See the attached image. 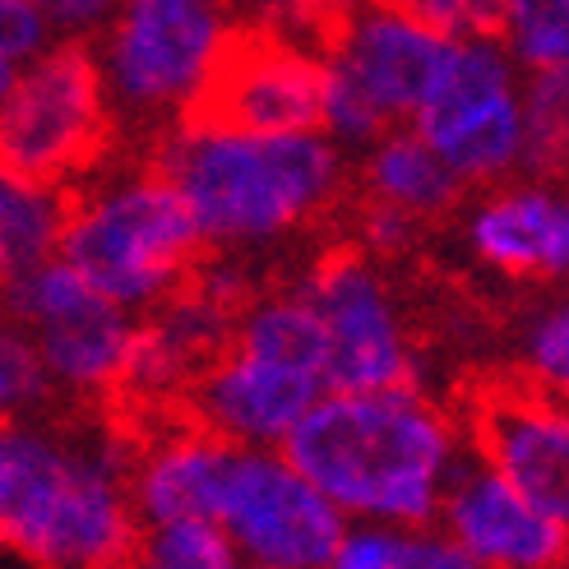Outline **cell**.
<instances>
[{
	"label": "cell",
	"mask_w": 569,
	"mask_h": 569,
	"mask_svg": "<svg viewBox=\"0 0 569 569\" xmlns=\"http://www.w3.org/2000/svg\"><path fill=\"white\" fill-rule=\"evenodd\" d=\"M153 167L186 204L199 246L241 264L316 237L352 190V153L320 130L269 134L209 111L162 130Z\"/></svg>",
	"instance_id": "cell-1"
},
{
	"label": "cell",
	"mask_w": 569,
	"mask_h": 569,
	"mask_svg": "<svg viewBox=\"0 0 569 569\" xmlns=\"http://www.w3.org/2000/svg\"><path fill=\"white\" fill-rule=\"evenodd\" d=\"M343 523H436L472 459L468 421L426 385L329 389L282 445Z\"/></svg>",
	"instance_id": "cell-2"
},
{
	"label": "cell",
	"mask_w": 569,
	"mask_h": 569,
	"mask_svg": "<svg viewBox=\"0 0 569 569\" xmlns=\"http://www.w3.org/2000/svg\"><path fill=\"white\" fill-rule=\"evenodd\" d=\"M0 547L38 569H130L139 515L117 426L47 412L0 426Z\"/></svg>",
	"instance_id": "cell-3"
},
{
	"label": "cell",
	"mask_w": 569,
	"mask_h": 569,
	"mask_svg": "<svg viewBox=\"0 0 569 569\" xmlns=\"http://www.w3.org/2000/svg\"><path fill=\"white\" fill-rule=\"evenodd\" d=\"M199 254L194 222L153 162H102L66 190L61 260L134 320L186 288Z\"/></svg>",
	"instance_id": "cell-4"
},
{
	"label": "cell",
	"mask_w": 569,
	"mask_h": 569,
	"mask_svg": "<svg viewBox=\"0 0 569 569\" xmlns=\"http://www.w3.org/2000/svg\"><path fill=\"white\" fill-rule=\"evenodd\" d=\"M329 393L325 338L297 282L254 292L222 352L186 389L190 421L237 449H282Z\"/></svg>",
	"instance_id": "cell-5"
},
{
	"label": "cell",
	"mask_w": 569,
	"mask_h": 569,
	"mask_svg": "<svg viewBox=\"0 0 569 569\" xmlns=\"http://www.w3.org/2000/svg\"><path fill=\"white\" fill-rule=\"evenodd\" d=\"M241 38L237 0H121L89 51L117 126L162 134L209 111Z\"/></svg>",
	"instance_id": "cell-6"
},
{
	"label": "cell",
	"mask_w": 569,
	"mask_h": 569,
	"mask_svg": "<svg viewBox=\"0 0 569 569\" xmlns=\"http://www.w3.org/2000/svg\"><path fill=\"white\" fill-rule=\"evenodd\" d=\"M449 47V38L403 14L393 0H361L320 51V134L333 139L343 153H361L376 134L412 126L445 70Z\"/></svg>",
	"instance_id": "cell-7"
},
{
	"label": "cell",
	"mask_w": 569,
	"mask_h": 569,
	"mask_svg": "<svg viewBox=\"0 0 569 569\" xmlns=\"http://www.w3.org/2000/svg\"><path fill=\"white\" fill-rule=\"evenodd\" d=\"M117 117L89 47H47L0 98V167L14 177L74 190L111 153Z\"/></svg>",
	"instance_id": "cell-8"
},
{
	"label": "cell",
	"mask_w": 569,
	"mask_h": 569,
	"mask_svg": "<svg viewBox=\"0 0 569 569\" xmlns=\"http://www.w3.org/2000/svg\"><path fill=\"white\" fill-rule=\"evenodd\" d=\"M0 320L28 338L51 398L102 403L126 389L139 320L102 301L61 254L0 288Z\"/></svg>",
	"instance_id": "cell-9"
},
{
	"label": "cell",
	"mask_w": 569,
	"mask_h": 569,
	"mask_svg": "<svg viewBox=\"0 0 569 569\" xmlns=\"http://www.w3.org/2000/svg\"><path fill=\"white\" fill-rule=\"evenodd\" d=\"M412 130L463 190L528 177L523 70L496 38L453 42L440 79L412 117Z\"/></svg>",
	"instance_id": "cell-10"
},
{
	"label": "cell",
	"mask_w": 569,
	"mask_h": 569,
	"mask_svg": "<svg viewBox=\"0 0 569 569\" xmlns=\"http://www.w3.org/2000/svg\"><path fill=\"white\" fill-rule=\"evenodd\" d=\"M297 292L320 325L329 389L421 385V343L408 301L380 260L338 246L297 278Z\"/></svg>",
	"instance_id": "cell-11"
},
{
	"label": "cell",
	"mask_w": 569,
	"mask_h": 569,
	"mask_svg": "<svg viewBox=\"0 0 569 569\" xmlns=\"http://www.w3.org/2000/svg\"><path fill=\"white\" fill-rule=\"evenodd\" d=\"M213 523L250 569H325L343 542V515L282 459V449H227Z\"/></svg>",
	"instance_id": "cell-12"
},
{
	"label": "cell",
	"mask_w": 569,
	"mask_h": 569,
	"mask_svg": "<svg viewBox=\"0 0 569 569\" xmlns=\"http://www.w3.org/2000/svg\"><path fill=\"white\" fill-rule=\"evenodd\" d=\"M260 292L250 278V264L241 260H218L194 264L186 288L167 297L153 316L139 320L134 333V357L126 371V389L139 408L177 403L194 376L222 352L227 333H232L241 306Z\"/></svg>",
	"instance_id": "cell-13"
},
{
	"label": "cell",
	"mask_w": 569,
	"mask_h": 569,
	"mask_svg": "<svg viewBox=\"0 0 569 569\" xmlns=\"http://www.w3.org/2000/svg\"><path fill=\"white\" fill-rule=\"evenodd\" d=\"M459 241L472 269L519 288H551L569 273V199L556 177L481 186L459 204Z\"/></svg>",
	"instance_id": "cell-14"
},
{
	"label": "cell",
	"mask_w": 569,
	"mask_h": 569,
	"mask_svg": "<svg viewBox=\"0 0 569 569\" xmlns=\"http://www.w3.org/2000/svg\"><path fill=\"white\" fill-rule=\"evenodd\" d=\"M436 523L477 569H565L569 560V519L528 500L477 459L449 481Z\"/></svg>",
	"instance_id": "cell-15"
},
{
	"label": "cell",
	"mask_w": 569,
	"mask_h": 569,
	"mask_svg": "<svg viewBox=\"0 0 569 569\" xmlns=\"http://www.w3.org/2000/svg\"><path fill=\"white\" fill-rule=\"evenodd\" d=\"M468 449L515 491L569 519V412L528 385H491L468 421Z\"/></svg>",
	"instance_id": "cell-16"
},
{
	"label": "cell",
	"mask_w": 569,
	"mask_h": 569,
	"mask_svg": "<svg viewBox=\"0 0 569 569\" xmlns=\"http://www.w3.org/2000/svg\"><path fill=\"white\" fill-rule=\"evenodd\" d=\"M320 107H325L320 51H310L297 38L264 33V38H241L237 56L227 61L213 89L209 117L246 130L297 134V130H320Z\"/></svg>",
	"instance_id": "cell-17"
},
{
	"label": "cell",
	"mask_w": 569,
	"mask_h": 569,
	"mask_svg": "<svg viewBox=\"0 0 569 569\" xmlns=\"http://www.w3.org/2000/svg\"><path fill=\"white\" fill-rule=\"evenodd\" d=\"M227 449L232 445L199 431L194 421L158 426L153 436L134 440L130 445V500H134L139 528L213 519Z\"/></svg>",
	"instance_id": "cell-18"
},
{
	"label": "cell",
	"mask_w": 569,
	"mask_h": 569,
	"mask_svg": "<svg viewBox=\"0 0 569 569\" xmlns=\"http://www.w3.org/2000/svg\"><path fill=\"white\" fill-rule=\"evenodd\" d=\"M352 177L361 186V199L371 209H385L393 218H408L412 227H431L449 213H459L463 186L453 181L449 167L431 153V144L412 126H393L376 134L357 153Z\"/></svg>",
	"instance_id": "cell-19"
},
{
	"label": "cell",
	"mask_w": 569,
	"mask_h": 569,
	"mask_svg": "<svg viewBox=\"0 0 569 569\" xmlns=\"http://www.w3.org/2000/svg\"><path fill=\"white\" fill-rule=\"evenodd\" d=\"M66 190L0 167V288L61 254Z\"/></svg>",
	"instance_id": "cell-20"
},
{
	"label": "cell",
	"mask_w": 569,
	"mask_h": 569,
	"mask_svg": "<svg viewBox=\"0 0 569 569\" xmlns=\"http://www.w3.org/2000/svg\"><path fill=\"white\" fill-rule=\"evenodd\" d=\"M325 569H477L440 523H348Z\"/></svg>",
	"instance_id": "cell-21"
},
{
	"label": "cell",
	"mask_w": 569,
	"mask_h": 569,
	"mask_svg": "<svg viewBox=\"0 0 569 569\" xmlns=\"http://www.w3.org/2000/svg\"><path fill=\"white\" fill-rule=\"evenodd\" d=\"M523 74L569 70V0H500L496 33Z\"/></svg>",
	"instance_id": "cell-22"
},
{
	"label": "cell",
	"mask_w": 569,
	"mask_h": 569,
	"mask_svg": "<svg viewBox=\"0 0 569 569\" xmlns=\"http://www.w3.org/2000/svg\"><path fill=\"white\" fill-rule=\"evenodd\" d=\"M130 569H250L213 519H181L139 528Z\"/></svg>",
	"instance_id": "cell-23"
},
{
	"label": "cell",
	"mask_w": 569,
	"mask_h": 569,
	"mask_svg": "<svg viewBox=\"0 0 569 569\" xmlns=\"http://www.w3.org/2000/svg\"><path fill=\"white\" fill-rule=\"evenodd\" d=\"M515 361H519V385L560 398L569 389V306L565 297L537 301L515 338Z\"/></svg>",
	"instance_id": "cell-24"
},
{
	"label": "cell",
	"mask_w": 569,
	"mask_h": 569,
	"mask_svg": "<svg viewBox=\"0 0 569 569\" xmlns=\"http://www.w3.org/2000/svg\"><path fill=\"white\" fill-rule=\"evenodd\" d=\"M528 177H556L569 144V74H523Z\"/></svg>",
	"instance_id": "cell-25"
},
{
	"label": "cell",
	"mask_w": 569,
	"mask_h": 569,
	"mask_svg": "<svg viewBox=\"0 0 569 569\" xmlns=\"http://www.w3.org/2000/svg\"><path fill=\"white\" fill-rule=\"evenodd\" d=\"M51 403V389L38 371V357L28 348V338L0 320V426L6 421H23V417H38Z\"/></svg>",
	"instance_id": "cell-26"
},
{
	"label": "cell",
	"mask_w": 569,
	"mask_h": 569,
	"mask_svg": "<svg viewBox=\"0 0 569 569\" xmlns=\"http://www.w3.org/2000/svg\"><path fill=\"white\" fill-rule=\"evenodd\" d=\"M393 6L449 42L491 38L500 14V0H393Z\"/></svg>",
	"instance_id": "cell-27"
},
{
	"label": "cell",
	"mask_w": 569,
	"mask_h": 569,
	"mask_svg": "<svg viewBox=\"0 0 569 569\" xmlns=\"http://www.w3.org/2000/svg\"><path fill=\"white\" fill-rule=\"evenodd\" d=\"M47 47H56V38L38 10V0H0V61L23 70Z\"/></svg>",
	"instance_id": "cell-28"
},
{
	"label": "cell",
	"mask_w": 569,
	"mask_h": 569,
	"mask_svg": "<svg viewBox=\"0 0 569 569\" xmlns=\"http://www.w3.org/2000/svg\"><path fill=\"white\" fill-rule=\"evenodd\" d=\"M38 10H42V19H47L56 42L93 47L107 33V23L117 19L121 0H38Z\"/></svg>",
	"instance_id": "cell-29"
},
{
	"label": "cell",
	"mask_w": 569,
	"mask_h": 569,
	"mask_svg": "<svg viewBox=\"0 0 569 569\" xmlns=\"http://www.w3.org/2000/svg\"><path fill=\"white\" fill-rule=\"evenodd\" d=\"M417 237H421V227H412L408 218H393L385 209L361 204V218H357V250L361 254L389 264V260H398V254H408Z\"/></svg>",
	"instance_id": "cell-30"
},
{
	"label": "cell",
	"mask_w": 569,
	"mask_h": 569,
	"mask_svg": "<svg viewBox=\"0 0 569 569\" xmlns=\"http://www.w3.org/2000/svg\"><path fill=\"white\" fill-rule=\"evenodd\" d=\"M0 569H38V565H28L19 551H10V547H0Z\"/></svg>",
	"instance_id": "cell-31"
}]
</instances>
